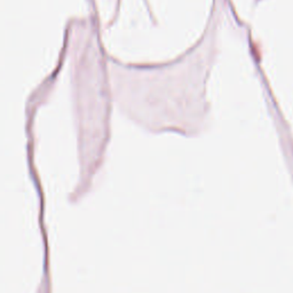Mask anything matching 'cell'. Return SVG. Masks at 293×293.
Masks as SVG:
<instances>
[]
</instances>
